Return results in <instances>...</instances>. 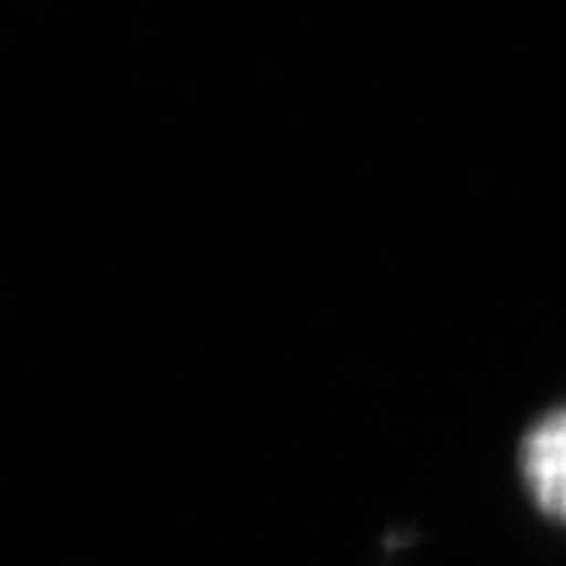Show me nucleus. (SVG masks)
<instances>
[{
    "label": "nucleus",
    "instance_id": "obj_1",
    "mask_svg": "<svg viewBox=\"0 0 566 566\" xmlns=\"http://www.w3.org/2000/svg\"><path fill=\"white\" fill-rule=\"evenodd\" d=\"M522 481L533 502L566 522V407L546 413L522 440Z\"/></svg>",
    "mask_w": 566,
    "mask_h": 566
}]
</instances>
